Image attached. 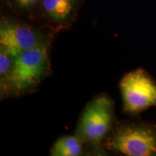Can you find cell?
<instances>
[{
	"label": "cell",
	"instance_id": "cell-5",
	"mask_svg": "<svg viewBox=\"0 0 156 156\" xmlns=\"http://www.w3.org/2000/svg\"><path fill=\"white\" fill-rule=\"evenodd\" d=\"M52 31L44 30L12 18H2L0 23V48L14 58L25 51L52 39Z\"/></svg>",
	"mask_w": 156,
	"mask_h": 156
},
{
	"label": "cell",
	"instance_id": "cell-3",
	"mask_svg": "<svg viewBox=\"0 0 156 156\" xmlns=\"http://www.w3.org/2000/svg\"><path fill=\"white\" fill-rule=\"evenodd\" d=\"M114 102L108 95L100 94L85 106L78 122L76 134L85 145L101 153L103 142L114 126Z\"/></svg>",
	"mask_w": 156,
	"mask_h": 156
},
{
	"label": "cell",
	"instance_id": "cell-9",
	"mask_svg": "<svg viewBox=\"0 0 156 156\" xmlns=\"http://www.w3.org/2000/svg\"><path fill=\"white\" fill-rule=\"evenodd\" d=\"M13 58L2 48H0V85L5 83L10 71Z\"/></svg>",
	"mask_w": 156,
	"mask_h": 156
},
{
	"label": "cell",
	"instance_id": "cell-4",
	"mask_svg": "<svg viewBox=\"0 0 156 156\" xmlns=\"http://www.w3.org/2000/svg\"><path fill=\"white\" fill-rule=\"evenodd\" d=\"M123 109L133 116L156 107V81L144 69L129 72L119 83Z\"/></svg>",
	"mask_w": 156,
	"mask_h": 156
},
{
	"label": "cell",
	"instance_id": "cell-2",
	"mask_svg": "<svg viewBox=\"0 0 156 156\" xmlns=\"http://www.w3.org/2000/svg\"><path fill=\"white\" fill-rule=\"evenodd\" d=\"M103 147L122 155L156 156V123L134 121L116 124Z\"/></svg>",
	"mask_w": 156,
	"mask_h": 156
},
{
	"label": "cell",
	"instance_id": "cell-6",
	"mask_svg": "<svg viewBox=\"0 0 156 156\" xmlns=\"http://www.w3.org/2000/svg\"><path fill=\"white\" fill-rule=\"evenodd\" d=\"M83 0H41L42 17L52 32L66 30L73 25L78 16Z\"/></svg>",
	"mask_w": 156,
	"mask_h": 156
},
{
	"label": "cell",
	"instance_id": "cell-10",
	"mask_svg": "<svg viewBox=\"0 0 156 156\" xmlns=\"http://www.w3.org/2000/svg\"><path fill=\"white\" fill-rule=\"evenodd\" d=\"M3 1H5V0H3Z\"/></svg>",
	"mask_w": 156,
	"mask_h": 156
},
{
	"label": "cell",
	"instance_id": "cell-7",
	"mask_svg": "<svg viewBox=\"0 0 156 156\" xmlns=\"http://www.w3.org/2000/svg\"><path fill=\"white\" fill-rule=\"evenodd\" d=\"M84 145L80 137L75 135L60 136L55 141L50 150L51 156H79L84 153Z\"/></svg>",
	"mask_w": 156,
	"mask_h": 156
},
{
	"label": "cell",
	"instance_id": "cell-8",
	"mask_svg": "<svg viewBox=\"0 0 156 156\" xmlns=\"http://www.w3.org/2000/svg\"><path fill=\"white\" fill-rule=\"evenodd\" d=\"M17 10L24 14H32L40 7L41 0H9Z\"/></svg>",
	"mask_w": 156,
	"mask_h": 156
},
{
	"label": "cell",
	"instance_id": "cell-1",
	"mask_svg": "<svg viewBox=\"0 0 156 156\" xmlns=\"http://www.w3.org/2000/svg\"><path fill=\"white\" fill-rule=\"evenodd\" d=\"M51 39L13 58L7 79L0 85L2 97L21 96L33 93L51 73Z\"/></svg>",
	"mask_w": 156,
	"mask_h": 156
}]
</instances>
